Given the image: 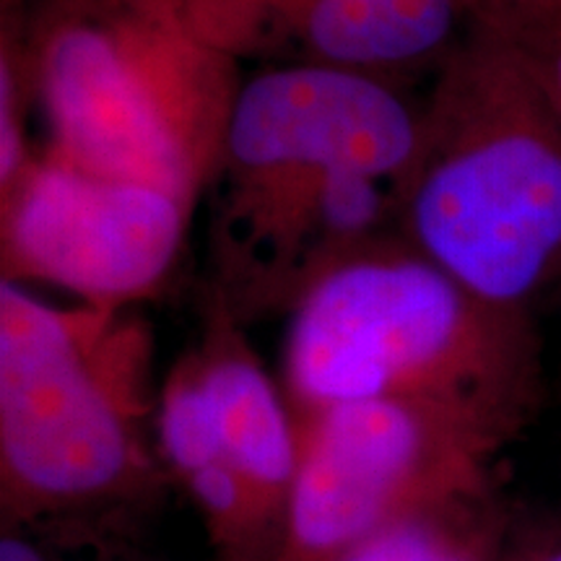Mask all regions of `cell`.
<instances>
[{
    "mask_svg": "<svg viewBox=\"0 0 561 561\" xmlns=\"http://www.w3.org/2000/svg\"><path fill=\"white\" fill-rule=\"evenodd\" d=\"M500 561H561V528L525 533L520 538L507 536Z\"/></svg>",
    "mask_w": 561,
    "mask_h": 561,
    "instance_id": "14",
    "label": "cell"
},
{
    "mask_svg": "<svg viewBox=\"0 0 561 561\" xmlns=\"http://www.w3.org/2000/svg\"><path fill=\"white\" fill-rule=\"evenodd\" d=\"M280 388L297 421L346 403H419L507 445L536 409L541 364L530 314L476 297L390 237L291 307Z\"/></svg>",
    "mask_w": 561,
    "mask_h": 561,
    "instance_id": "2",
    "label": "cell"
},
{
    "mask_svg": "<svg viewBox=\"0 0 561 561\" xmlns=\"http://www.w3.org/2000/svg\"><path fill=\"white\" fill-rule=\"evenodd\" d=\"M466 19L515 53L561 117V0H466Z\"/></svg>",
    "mask_w": 561,
    "mask_h": 561,
    "instance_id": "12",
    "label": "cell"
},
{
    "mask_svg": "<svg viewBox=\"0 0 561 561\" xmlns=\"http://www.w3.org/2000/svg\"><path fill=\"white\" fill-rule=\"evenodd\" d=\"M50 153L195 203L219 167L242 76L182 0L50 5L21 42Z\"/></svg>",
    "mask_w": 561,
    "mask_h": 561,
    "instance_id": "4",
    "label": "cell"
},
{
    "mask_svg": "<svg viewBox=\"0 0 561 561\" xmlns=\"http://www.w3.org/2000/svg\"><path fill=\"white\" fill-rule=\"evenodd\" d=\"M191 351L224 447L280 530L299 462V430L286 392L252 351L242 320L214 291Z\"/></svg>",
    "mask_w": 561,
    "mask_h": 561,
    "instance_id": "10",
    "label": "cell"
},
{
    "mask_svg": "<svg viewBox=\"0 0 561 561\" xmlns=\"http://www.w3.org/2000/svg\"><path fill=\"white\" fill-rule=\"evenodd\" d=\"M151 335L112 307L0 284L3 530L136 502L157 486Z\"/></svg>",
    "mask_w": 561,
    "mask_h": 561,
    "instance_id": "5",
    "label": "cell"
},
{
    "mask_svg": "<svg viewBox=\"0 0 561 561\" xmlns=\"http://www.w3.org/2000/svg\"><path fill=\"white\" fill-rule=\"evenodd\" d=\"M510 520L494 483L424 507L331 561H500Z\"/></svg>",
    "mask_w": 561,
    "mask_h": 561,
    "instance_id": "11",
    "label": "cell"
},
{
    "mask_svg": "<svg viewBox=\"0 0 561 561\" xmlns=\"http://www.w3.org/2000/svg\"><path fill=\"white\" fill-rule=\"evenodd\" d=\"M421 104L359 70L242 79L208 191L214 294L242 322L286 310L335 265L398 237Z\"/></svg>",
    "mask_w": 561,
    "mask_h": 561,
    "instance_id": "1",
    "label": "cell"
},
{
    "mask_svg": "<svg viewBox=\"0 0 561 561\" xmlns=\"http://www.w3.org/2000/svg\"><path fill=\"white\" fill-rule=\"evenodd\" d=\"M195 203L47 151L0 195L3 278L112 307L151 297L178 263Z\"/></svg>",
    "mask_w": 561,
    "mask_h": 561,
    "instance_id": "7",
    "label": "cell"
},
{
    "mask_svg": "<svg viewBox=\"0 0 561 561\" xmlns=\"http://www.w3.org/2000/svg\"><path fill=\"white\" fill-rule=\"evenodd\" d=\"M208 45L240 62L359 70L434 66L466 32V0H182Z\"/></svg>",
    "mask_w": 561,
    "mask_h": 561,
    "instance_id": "8",
    "label": "cell"
},
{
    "mask_svg": "<svg viewBox=\"0 0 561 561\" xmlns=\"http://www.w3.org/2000/svg\"><path fill=\"white\" fill-rule=\"evenodd\" d=\"M11 3H21V0H11ZM89 3H104V0H39V9H50V5H89Z\"/></svg>",
    "mask_w": 561,
    "mask_h": 561,
    "instance_id": "15",
    "label": "cell"
},
{
    "mask_svg": "<svg viewBox=\"0 0 561 561\" xmlns=\"http://www.w3.org/2000/svg\"><path fill=\"white\" fill-rule=\"evenodd\" d=\"M434 70L396 231L476 297L533 318L561 289V117L473 24Z\"/></svg>",
    "mask_w": 561,
    "mask_h": 561,
    "instance_id": "3",
    "label": "cell"
},
{
    "mask_svg": "<svg viewBox=\"0 0 561 561\" xmlns=\"http://www.w3.org/2000/svg\"><path fill=\"white\" fill-rule=\"evenodd\" d=\"M24 96H32L24 62L16 42L5 32L0 58V195L9 193L37 159L24 138Z\"/></svg>",
    "mask_w": 561,
    "mask_h": 561,
    "instance_id": "13",
    "label": "cell"
},
{
    "mask_svg": "<svg viewBox=\"0 0 561 561\" xmlns=\"http://www.w3.org/2000/svg\"><path fill=\"white\" fill-rule=\"evenodd\" d=\"M159 460L191 496L216 561H276L280 530L224 447L193 351L159 388Z\"/></svg>",
    "mask_w": 561,
    "mask_h": 561,
    "instance_id": "9",
    "label": "cell"
},
{
    "mask_svg": "<svg viewBox=\"0 0 561 561\" xmlns=\"http://www.w3.org/2000/svg\"><path fill=\"white\" fill-rule=\"evenodd\" d=\"M276 561H331L432 504L494 483L504 442L419 403L333 405L297 421Z\"/></svg>",
    "mask_w": 561,
    "mask_h": 561,
    "instance_id": "6",
    "label": "cell"
}]
</instances>
